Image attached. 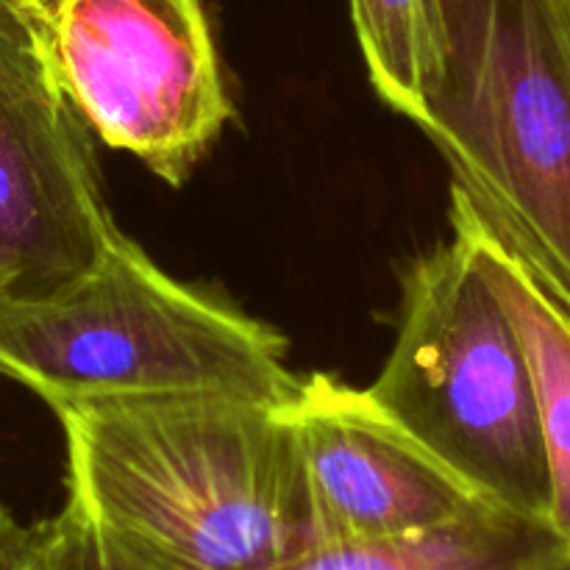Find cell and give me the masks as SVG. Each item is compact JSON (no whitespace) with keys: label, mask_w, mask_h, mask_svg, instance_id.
I'll return each instance as SVG.
<instances>
[{"label":"cell","mask_w":570,"mask_h":570,"mask_svg":"<svg viewBox=\"0 0 570 570\" xmlns=\"http://www.w3.org/2000/svg\"><path fill=\"white\" fill-rule=\"evenodd\" d=\"M67 504L170 570H273L315 543L284 406L81 401L53 406Z\"/></svg>","instance_id":"6da1fadb"},{"label":"cell","mask_w":570,"mask_h":570,"mask_svg":"<svg viewBox=\"0 0 570 570\" xmlns=\"http://www.w3.org/2000/svg\"><path fill=\"white\" fill-rule=\"evenodd\" d=\"M0 376L50 410L176 395L287 406L304 382L282 334L167 276L122 232L67 287L0 301Z\"/></svg>","instance_id":"7a4b0ae2"},{"label":"cell","mask_w":570,"mask_h":570,"mask_svg":"<svg viewBox=\"0 0 570 570\" xmlns=\"http://www.w3.org/2000/svg\"><path fill=\"white\" fill-rule=\"evenodd\" d=\"M415 126L570 309V0H443Z\"/></svg>","instance_id":"3957f363"},{"label":"cell","mask_w":570,"mask_h":570,"mask_svg":"<svg viewBox=\"0 0 570 570\" xmlns=\"http://www.w3.org/2000/svg\"><path fill=\"white\" fill-rule=\"evenodd\" d=\"M367 390L490 507L549 523V465L527 345L456 234L406 273L399 334Z\"/></svg>","instance_id":"277c9868"},{"label":"cell","mask_w":570,"mask_h":570,"mask_svg":"<svg viewBox=\"0 0 570 570\" xmlns=\"http://www.w3.org/2000/svg\"><path fill=\"white\" fill-rule=\"evenodd\" d=\"M89 131L181 187L234 115L200 0H17Z\"/></svg>","instance_id":"5b68a950"},{"label":"cell","mask_w":570,"mask_h":570,"mask_svg":"<svg viewBox=\"0 0 570 570\" xmlns=\"http://www.w3.org/2000/svg\"><path fill=\"white\" fill-rule=\"evenodd\" d=\"M117 234L92 131L31 17L17 0H0V301L67 287Z\"/></svg>","instance_id":"8992f818"},{"label":"cell","mask_w":570,"mask_h":570,"mask_svg":"<svg viewBox=\"0 0 570 570\" xmlns=\"http://www.w3.org/2000/svg\"><path fill=\"white\" fill-rule=\"evenodd\" d=\"M284 412L298 445L315 543L399 538L495 510L371 390L312 373Z\"/></svg>","instance_id":"52a82bcc"},{"label":"cell","mask_w":570,"mask_h":570,"mask_svg":"<svg viewBox=\"0 0 570 570\" xmlns=\"http://www.w3.org/2000/svg\"><path fill=\"white\" fill-rule=\"evenodd\" d=\"M451 228L510 309L532 365L549 465V527L570 557V309L488 212L451 181Z\"/></svg>","instance_id":"ba28073f"},{"label":"cell","mask_w":570,"mask_h":570,"mask_svg":"<svg viewBox=\"0 0 570 570\" xmlns=\"http://www.w3.org/2000/svg\"><path fill=\"white\" fill-rule=\"evenodd\" d=\"M273 570H570L549 523L488 510L429 532L315 543Z\"/></svg>","instance_id":"9c48e42d"},{"label":"cell","mask_w":570,"mask_h":570,"mask_svg":"<svg viewBox=\"0 0 570 570\" xmlns=\"http://www.w3.org/2000/svg\"><path fill=\"white\" fill-rule=\"evenodd\" d=\"M351 20L373 89L415 122L443 61V0H351Z\"/></svg>","instance_id":"30bf717a"},{"label":"cell","mask_w":570,"mask_h":570,"mask_svg":"<svg viewBox=\"0 0 570 570\" xmlns=\"http://www.w3.org/2000/svg\"><path fill=\"white\" fill-rule=\"evenodd\" d=\"M0 570H72L61 515L20 521L0 504Z\"/></svg>","instance_id":"8fae6325"},{"label":"cell","mask_w":570,"mask_h":570,"mask_svg":"<svg viewBox=\"0 0 570 570\" xmlns=\"http://www.w3.org/2000/svg\"><path fill=\"white\" fill-rule=\"evenodd\" d=\"M59 515L67 529L72 570H170L117 540L78 507L65 504Z\"/></svg>","instance_id":"7c38bea8"},{"label":"cell","mask_w":570,"mask_h":570,"mask_svg":"<svg viewBox=\"0 0 570 570\" xmlns=\"http://www.w3.org/2000/svg\"><path fill=\"white\" fill-rule=\"evenodd\" d=\"M0 289H3V284H0Z\"/></svg>","instance_id":"4fadbf2b"}]
</instances>
